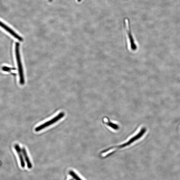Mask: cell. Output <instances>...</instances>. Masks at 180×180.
Masks as SVG:
<instances>
[{
    "label": "cell",
    "instance_id": "obj_7",
    "mask_svg": "<svg viewBox=\"0 0 180 180\" xmlns=\"http://www.w3.org/2000/svg\"><path fill=\"white\" fill-rule=\"evenodd\" d=\"M22 151L26 162L27 163L28 168L31 169L32 167V164L28 155L26 149L24 148H23L22 149Z\"/></svg>",
    "mask_w": 180,
    "mask_h": 180
},
{
    "label": "cell",
    "instance_id": "obj_5",
    "mask_svg": "<svg viewBox=\"0 0 180 180\" xmlns=\"http://www.w3.org/2000/svg\"><path fill=\"white\" fill-rule=\"evenodd\" d=\"M0 27H1L4 29H5L6 31L8 32L11 35H13L14 38H16L20 41H23V39L21 36H20L18 34L13 31L12 29L9 27L5 25L2 23V22L0 21Z\"/></svg>",
    "mask_w": 180,
    "mask_h": 180
},
{
    "label": "cell",
    "instance_id": "obj_11",
    "mask_svg": "<svg viewBox=\"0 0 180 180\" xmlns=\"http://www.w3.org/2000/svg\"><path fill=\"white\" fill-rule=\"evenodd\" d=\"M70 180H73V179H70Z\"/></svg>",
    "mask_w": 180,
    "mask_h": 180
},
{
    "label": "cell",
    "instance_id": "obj_6",
    "mask_svg": "<svg viewBox=\"0 0 180 180\" xmlns=\"http://www.w3.org/2000/svg\"><path fill=\"white\" fill-rule=\"evenodd\" d=\"M14 148L18 154V157H19L21 166L22 168H24L25 167V163L22 149L19 145L17 144L15 145Z\"/></svg>",
    "mask_w": 180,
    "mask_h": 180
},
{
    "label": "cell",
    "instance_id": "obj_4",
    "mask_svg": "<svg viewBox=\"0 0 180 180\" xmlns=\"http://www.w3.org/2000/svg\"><path fill=\"white\" fill-rule=\"evenodd\" d=\"M102 121L105 125L111 131H116L119 129L120 126L119 124L115 121L110 120L108 117H104Z\"/></svg>",
    "mask_w": 180,
    "mask_h": 180
},
{
    "label": "cell",
    "instance_id": "obj_3",
    "mask_svg": "<svg viewBox=\"0 0 180 180\" xmlns=\"http://www.w3.org/2000/svg\"><path fill=\"white\" fill-rule=\"evenodd\" d=\"M64 116L65 113L64 112H61L59 113L57 115L54 117L53 119L36 127L35 129V131L37 132L39 131L45 129L46 128L50 126L51 125L56 123L63 118Z\"/></svg>",
    "mask_w": 180,
    "mask_h": 180
},
{
    "label": "cell",
    "instance_id": "obj_2",
    "mask_svg": "<svg viewBox=\"0 0 180 180\" xmlns=\"http://www.w3.org/2000/svg\"><path fill=\"white\" fill-rule=\"evenodd\" d=\"M15 52L18 72H19L20 83L21 85H23L25 83V81L23 68V66H22L20 54V44L19 43L17 42L16 43Z\"/></svg>",
    "mask_w": 180,
    "mask_h": 180
},
{
    "label": "cell",
    "instance_id": "obj_9",
    "mask_svg": "<svg viewBox=\"0 0 180 180\" xmlns=\"http://www.w3.org/2000/svg\"><path fill=\"white\" fill-rule=\"evenodd\" d=\"M2 70L3 71L6 72H9L11 70H12V69L9 68L5 67L2 68Z\"/></svg>",
    "mask_w": 180,
    "mask_h": 180
},
{
    "label": "cell",
    "instance_id": "obj_10",
    "mask_svg": "<svg viewBox=\"0 0 180 180\" xmlns=\"http://www.w3.org/2000/svg\"><path fill=\"white\" fill-rule=\"evenodd\" d=\"M81 1H82V0H78V1L79 2H80Z\"/></svg>",
    "mask_w": 180,
    "mask_h": 180
},
{
    "label": "cell",
    "instance_id": "obj_8",
    "mask_svg": "<svg viewBox=\"0 0 180 180\" xmlns=\"http://www.w3.org/2000/svg\"><path fill=\"white\" fill-rule=\"evenodd\" d=\"M69 174L71 177L75 180H83L79 176L77 175L74 171H71L69 172Z\"/></svg>",
    "mask_w": 180,
    "mask_h": 180
},
{
    "label": "cell",
    "instance_id": "obj_1",
    "mask_svg": "<svg viewBox=\"0 0 180 180\" xmlns=\"http://www.w3.org/2000/svg\"><path fill=\"white\" fill-rule=\"evenodd\" d=\"M146 131V128L145 127L139 128L133 135L123 142L118 145L110 147L102 150L100 153L101 156L102 157H105L119 150L125 149L134 145L144 137Z\"/></svg>",
    "mask_w": 180,
    "mask_h": 180
}]
</instances>
